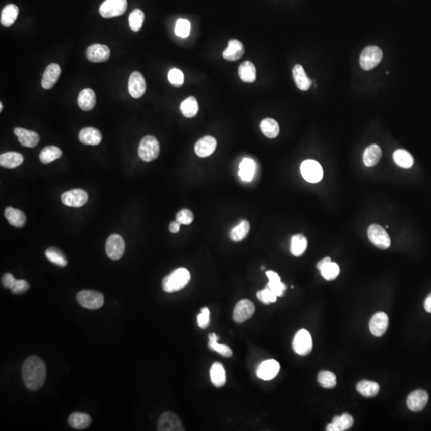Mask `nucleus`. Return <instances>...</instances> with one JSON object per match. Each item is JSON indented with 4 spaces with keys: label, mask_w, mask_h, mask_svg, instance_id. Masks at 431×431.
<instances>
[{
    "label": "nucleus",
    "mask_w": 431,
    "mask_h": 431,
    "mask_svg": "<svg viewBox=\"0 0 431 431\" xmlns=\"http://www.w3.org/2000/svg\"><path fill=\"white\" fill-rule=\"evenodd\" d=\"M424 307H425V310L427 311L428 313H431V293L427 296V298L425 300V303H424Z\"/></svg>",
    "instance_id": "13d9d810"
},
{
    "label": "nucleus",
    "mask_w": 431,
    "mask_h": 431,
    "mask_svg": "<svg viewBox=\"0 0 431 431\" xmlns=\"http://www.w3.org/2000/svg\"><path fill=\"white\" fill-rule=\"evenodd\" d=\"M61 74V67L57 63H50L47 66L42 78V87L49 90L55 85Z\"/></svg>",
    "instance_id": "aec40b11"
},
{
    "label": "nucleus",
    "mask_w": 431,
    "mask_h": 431,
    "mask_svg": "<svg viewBox=\"0 0 431 431\" xmlns=\"http://www.w3.org/2000/svg\"><path fill=\"white\" fill-rule=\"evenodd\" d=\"M180 225H181V224H179L177 220L176 221H174V222L171 223L170 225H169V231L173 233V234H177V233L179 232Z\"/></svg>",
    "instance_id": "4d7b16f0"
},
{
    "label": "nucleus",
    "mask_w": 431,
    "mask_h": 431,
    "mask_svg": "<svg viewBox=\"0 0 431 431\" xmlns=\"http://www.w3.org/2000/svg\"><path fill=\"white\" fill-rule=\"evenodd\" d=\"M145 15L141 10L135 9L132 11L129 17V24L133 32H137L141 30L144 22Z\"/></svg>",
    "instance_id": "a18cd8bd"
},
{
    "label": "nucleus",
    "mask_w": 431,
    "mask_h": 431,
    "mask_svg": "<svg viewBox=\"0 0 431 431\" xmlns=\"http://www.w3.org/2000/svg\"><path fill=\"white\" fill-rule=\"evenodd\" d=\"M61 200L65 206L75 208L81 207L88 200V194L82 189H72L63 193Z\"/></svg>",
    "instance_id": "ddd939ff"
},
{
    "label": "nucleus",
    "mask_w": 431,
    "mask_h": 431,
    "mask_svg": "<svg viewBox=\"0 0 431 431\" xmlns=\"http://www.w3.org/2000/svg\"><path fill=\"white\" fill-rule=\"evenodd\" d=\"M277 297L278 296L269 287L265 288L263 290L259 291L257 293L258 300L264 304L275 303L277 300Z\"/></svg>",
    "instance_id": "8fccbe9b"
},
{
    "label": "nucleus",
    "mask_w": 431,
    "mask_h": 431,
    "mask_svg": "<svg viewBox=\"0 0 431 431\" xmlns=\"http://www.w3.org/2000/svg\"><path fill=\"white\" fill-rule=\"evenodd\" d=\"M128 88L130 95L133 98H140L143 96L147 90V83L141 73L137 71L132 73L129 78Z\"/></svg>",
    "instance_id": "4468645a"
},
{
    "label": "nucleus",
    "mask_w": 431,
    "mask_h": 431,
    "mask_svg": "<svg viewBox=\"0 0 431 431\" xmlns=\"http://www.w3.org/2000/svg\"><path fill=\"white\" fill-rule=\"evenodd\" d=\"M317 380L320 385L324 388L331 389L336 386V376L332 372L327 371V370L321 371L318 375Z\"/></svg>",
    "instance_id": "49530a36"
},
{
    "label": "nucleus",
    "mask_w": 431,
    "mask_h": 431,
    "mask_svg": "<svg viewBox=\"0 0 431 431\" xmlns=\"http://www.w3.org/2000/svg\"><path fill=\"white\" fill-rule=\"evenodd\" d=\"M217 148V140L211 136L200 138L195 145V153L198 157H207L213 154Z\"/></svg>",
    "instance_id": "6ab92c4d"
},
{
    "label": "nucleus",
    "mask_w": 431,
    "mask_h": 431,
    "mask_svg": "<svg viewBox=\"0 0 431 431\" xmlns=\"http://www.w3.org/2000/svg\"><path fill=\"white\" fill-rule=\"evenodd\" d=\"M127 9V0H105L99 8V13L103 18L110 19L121 16Z\"/></svg>",
    "instance_id": "423d86ee"
},
{
    "label": "nucleus",
    "mask_w": 431,
    "mask_h": 431,
    "mask_svg": "<svg viewBox=\"0 0 431 431\" xmlns=\"http://www.w3.org/2000/svg\"><path fill=\"white\" fill-rule=\"evenodd\" d=\"M190 272L185 268L175 269L163 279L162 289L166 293H172L182 290L190 281Z\"/></svg>",
    "instance_id": "f03ea898"
},
{
    "label": "nucleus",
    "mask_w": 431,
    "mask_h": 431,
    "mask_svg": "<svg viewBox=\"0 0 431 431\" xmlns=\"http://www.w3.org/2000/svg\"><path fill=\"white\" fill-rule=\"evenodd\" d=\"M244 54V47L242 43L237 39H232L228 47L223 52V57L228 61H237L242 58Z\"/></svg>",
    "instance_id": "4be33fe9"
},
{
    "label": "nucleus",
    "mask_w": 431,
    "mask_h": 431,
    "mask_svg": "<svg viewBox=\"0 0 431 431\" xmlns=\"http://www.w3.org/2000/svg\"><path fill=\"white\" fill-rule=\"evenodd\" d=\"M87 57L92 63H103L110 57V50L106 45L93 44L87 48Z\"/></svg>",
    "instance_id": "2eb2a0df"
},
{
    "label": "nucleus",
    "mask_w": 431,
    "mask_h": 431,
    "mask_svg": "<svg viewBox=\"0 0 431 431\" xmlns=\"http://www.w3.org/2000/svg\"><path fill=\"white\" fill-rule=\"evenodd\" d=\"M302 176L310 183H318L323 178L324 171L320 163L314 160H307L300 166Z\"/></svg>",
    "instance_id": "0eeeda50"
},
{
    "label": "nucleus",
    "mask_w": 431,
    "mask_h": 431,
    "mask_svg": "<svg viewBox=\"0 0 431 431\" xmlns=\"http://www.w3.org/2000/svg\"><path fill=\"white\" fill-rule=\"evenodd\" d=\"M126 244L124 240L119 234L109 236L106 243V252L108 257L113 261L121 259L124 254Z\"/></svg>",
    "instance_id": "9d476101"
},
{
    "label": "nucleus",
    "mask_w": 431,
    "mask_h": 431,
    "mask_svg": "<svg viewBox=\"0 0 431 431\" xmlns=\"http://www.w3.org/2000/svg\"><path fill=\"white\" fill-rule=\"evenodd\" d=\"M209 342L208 346H209V348H210L211 350L217 352V353L223 355L224 357H231L232 355H233V352H232L231 348H230L229 347L227 346V345L220 344V343H218L219 338L216 334H210V335H209Z\"/></svg>",
    "instance_id": "a19ab883"
},
{
    "label": "nucleus",
    "mask_w": 431,
    "mask_h": 431,
    "mask_svg": "<svg viewBox=\"0 0 431 431\" xmlns=\"http://www.w3.org/2000/svg\"><path fill=\"white\" fill-rule=\"evenodd\" d=\"M100 131L94 127L84 128L80 131L79 140L81 143L89 146H98L102 141Z\"/></svg>",
    "instance_id": "5701e85b"
},
{
    "label": "nucleus",
    "mask_w": 431,
    "mask_h": 431,
    "mask_svg": "<svg viewBox=\"0 0 431 431\" xmlns=\"http://www.w3.org/2000/svg\"><path fill=\"white\" fill-rule=\"evenodd\" d=\"M210 379L216 387H224L226 383L225 369L222 363H214L210 369Z\"/></svg>",
    "instance_id": "c85d7f7f"
},
{
    "label": "nucleus",
    "mask_w": 431,
    "mask_h": 431,
    "mask_svg": "<svg viewBox=\"0 0 431 431\" xmlns=\"http://www.w3.org/2000/svg\"><path fill=\"white\" fill-rule=\"evenodd\" d=\"M367 236L372 244L381 249H387L391 246V238L383 227L371 224L367 230Z\"/></svg>",
    "instance_id": "6e6552de"
},
{
    "label": "nucleus",
    "mask_w": 431,
    "mask_h": 431,
    "mask_svg": "<svg viewBox=\"0 0 431 431\" xmlns=\"http://www.w3.org/2000/svg\"><path fill=\"white\" fill-rule=\"evenodd\" d=\"M327 431H339V428L335 426V424L331 422V424H328V426L326 428Z\"/></svg>",
    "instance_id": "052dcab7"
},
{
    "label": "nucleus",
    "mask_w": 431,
    "mask_h": 431,
    "mask_svg": "<svg viewBox=\"0 0 431 431\" xmlns=\"http://www.w3.org/2000/svg\"><path fill=\"white\" fill-rule=\"evenodd\" d=\"M19 12V8L15 4H8L6 6L1 12V18H0L1 24L6 27L12 26L18 18Z\"/></svg>",
    "instance_id": "cd10ccee"
},
{
    "label": "nucleus",
    "mask_w": 431,
    "mask_h": 431,
    "mask_svg": "<svg viewBox=\"0 0 431 431\" xmlns=\"http://www.w3.org/2000/svg\"><path fill=\"white\" fill-rule=\"evenodd\" d=\"M180 109L182 114L186 118H193L197 114L199 105L194 97H189L181 104Z\"/></svg>",
    "instance_id": "58836bf2"
},
{
    "label": "nucleus",
    "mask_w": 431,
    "mask_h": 431,
    "mask_svg": "<svg viewBox=\"0 0 431 431\" xmlns=\"http://www.w3.org/2000/svg\"><path fill=\"white\" fill-rule=\"evenodd\" d=\"M381 157V148L378 145H371L363 153V163L366 167H373L380 162Z\"/></svg>",
    "instance_id": "bb28decb"
},
{
    "label": "nucleus",
    "mask_w": 431,
    "mask_h": 431,
    "mask_svg": "<svg viewBox=\"0 0 431 431\" xmlns=\"http://www.w3.org/2000/svg\"><path fill=\"white\" fill-rule=\"evenodd\" d=\"M62 150L59 147L50 146L43 149L39 154V160L43 164H50L61 157Z\"/></svg>",
    "instance_id": "4c0bfd02"
},
{
    "label": "nucleus",
    "mask_w": 431,
    "mask_h": 431,
    "mask_svg": "<svg viewBox=\"0 0 431 431\" xmlns=\"http://www.w3.org/2000/svg\"><path fill=\"white\" fill-rule=\"evenodd\" d=\"M191 24L187 19H180L177 21L175 33L181 38H186L190 34Z\"/></svg>",
    "instance_id": "09e8293b"
},
{
    "label": "nucleus",
    "mask_w": 431,
    "mask_h": 431,
    "mask_svg": "<svg viewBox=\"0 0 431 431\" xmlns=\"http://www.w3.org/2000/svg\"><path fill=\"white\" fill-rule=\"evenodd\" d=\"M3 108H4V106H3V103L1 102V103H0V111H2Z\"/></svg>",
    "instance_id": "680f3d73"
},
{
    "label": "nucleus",
    "mask_w": 431,
    "mask_h": 431,
    "mask_svg": "<svg viewBox=\"0 0 431 431\" xmlns=\"http://www.w3.org/2000/svg\"><path fill=\"white\" fill-rule=\"evenodd\" d=\"M160 154L159 141L154 136H146L139 146L138 155L142 161L150 162L157 159Z\"/></svg>",
    "instance_id": "7ed1b4c3"
},
{
    "label": "nucleus",
    "mask_w": 431,
    "mask_h": 431,
    "mask_svg": "<svg viewBox=\"0 0 431 431\" xmlns=\"http://www.w3.org/2000/svg\"><path fill=\"white\" fill-rule=\"evenodd\" d=\"M280 370V366L274 359L265 360L260 364L257 369V376L263 380H271L274 379Z\"/></svg>",
    "instance_id": "dca6fc26"
},
{
    "label": "nucleus",
    "mask_w": 431,
    "mask_h": 431,
    "mask_svg": "<svg viewBox=\"0 0 431 431\" xmlns=\"http://www.w3.org/2000/svg\"><path fill=\"white\" fill-rule=\"evenodd\" d=\"M293 75L295 83L301 91H307L311 87V81L307 78L304 68L300 64L295 66L293 69Z\"/></svg>",
    "instance_id": "c756f323"
},
{
    "label": "nucleus",
    "mask_w": 431,
    "mask_h": 431,
    "mask_svg": "<svg viewBox=\"0 0 431 431\" xmlns=\"http://www.w3.org/2000/svg\"><path fill=\"white\" fill-rule=\"evenodd\" d=\"M91 421L89 415L81 412L72 413L68 419L70 426L77 429H84L88 427L91 424Z\"/></svg>",
    "instance_id": "2f4dec72"
},
{
    "label": "nucleus",
    "mask_w": 431,
    "mask_h": 431,
    "mask_svg": "<svg viewBox=\"0 0 431 431\" xmlns=\"http://www.w3.org/2000/svg\"><path fill=\"white\" fill-rule=\"evenodd\" d=\"M24 161L22 154L17 152H8L0 156V165L6 168H15Z\"/></svg>",
    "instance_id": "a878e982"
},
{
    "label": "nucleus",
    "mask_w": 431,
    "mask_h": 431,
    "mask_svg": "<svg viewBox=\"0 0 431 431\" xmlns=\"http://www.w3.org/2000/svg\"><path fill=\"white\" fill-rule=\"evenodd\" d=\"M255 171V163L251 158H244L241 161L239 170V176L244 182H251L253 178Z\"/></svg>",
    "instance_id": "f704fd0d"
},
{
    "label": "nucleus",
    "mask_w": 431,
    "mask_h": 431,
    "mask_svg": "<svg viewBox=\"0 0 431 431\" xmlns=\"http://www.w3.org/2000/svg\"><path fill=\"white\" fill-rule=\"evenodd\" d=\"M16 281V279H15L13 275L11 273H6L2 277V283L4 288L6 289H10L13 287L14 283Z\"/></svg>",
    "instance_id": "6e6d98bb"
},
{
    "label": "nucleus",
    "mask_w": 431,
    "mask_h": 431,
    "mask_svg": "<svg viewBox=\"0 0 431 431\" xmlns=\"http://www.w3.org/2000/svg\"><path fill=\"white\" fill-rule=\"evenodd\" d=\"M261 131L265 137L269 138H276L279 133V126L275 119L267 118L261 121L260 124Z\"/></svg>",
    "instance_id": "473e14b6"
},
{
    "label": "nucleus",
    "mask_w": 431,
    "mask_h": 431,
    "mask_svg": "<svg viewBox=\"0 0 431 431\" xmlns=\"http://www.w3.org/2000/svg\"><path fill=\"white\" fill-rule=\"evenodd\" d=\"M320 271L321 276L327 280H334L339 276L340 272L339 265L331 261L321 267Z\"/></svg>",
    "instance_id": "c03bdc74"
},
{
    "label": "nucleus",
    "mask_w": 431,
    "mask_h": 431,
    "mask_svg": "<svg viewBox=\"0 0 431 431\" xmlns=\"http://www.w3.org/2000/svg\"><path fill=\"white\" fill-rule=\"evenodd\" d=\"M388 324L389 318L387 314L383 312L376 313L370 321V332L375 336H383L388 328Z\"/></svg>",
    "instance_id": "f3484780"
},
{
    "label": "nucleus",
    "mask_w": 431,
    "mask_h": 431,
    "mask_svg": "<svg viewBox=\"0 0 431 431\" xmlns=\"http://www.w3.org/2000/svg\"><path fill=\"white\" fill-rule=\"evenodd\" d=\"M45 255L48 261L59 267H66L68 264L65 255L58 248H50L46 249Z\"/></svg>",
    "instance_id": "37998d69"
},
{
    "label": "nucleus",
    "mask_w": 431,
    "mask_h": 431,
    "mask_svg": "<svg viewBox=\"0 0 431 431\" xmlns=\"http://www.w3.org/2000/svg\"><path fill=\"white\" fill-rule=\"evenodd\" d=\"M332 423L335 424V426L339 428V431L348 430V429H350L353 426L354 419L352 415L345 413L341 416L337 415V416L334 417Z\"/></svg>",
    "instance_id": "de8ad7c7"
},
{
    "label": "nucleus",
    "mask_w": 431,
    "mask_h": 431,
    "mask_svg": "<svg viewBox=\"0 0 431 431\" xmlns=\"http://www.w3.org/2000/svg\"><path fill=\"white\" fill-rule=\"evenodd\" d=\"M255 305L251 300H241L237 303L234 310V320L235 322L244 323L253 315Z\"/></svg>",
    "instance_id": "f8f14e48"
},
{
    "label": "nucleus",
    "mask_w": 431,
    "mask_h": 431,
    "mask_svg": "<svg viewBox=\"0 0 431 431\" xmlns=\"http://www.w3.org/2000/svg\"><path fill=\"white\" fill-rule=\"evenodd\" d=\"M14 133L19 138V142L23 147H29V148L36 147L40 140V137L36 132L26 130L23 128H15Z\"/></svg>",
    "instance_id": "412c9836"
},
{
    "label": "nucleus",
    "mask_w": 431,
    "mask_h": 431,
    "mask_svg": "<svg viewBox=\"0 0 431 431\" xmlns=\"http://www.w3.org/2000/svg\"><path fill=\"white\" fill-rule=\"evenodd\" d=\"M330 261H331V258H330V257L324 258V259L321 260V261H319L318 263H317V269H318L319 270H320V269H321V267L324 266V265H325V264L328 263V262H330Z\"/></svg>",
    "instance_id": "bf43d9fd"
},
{
    "label": "nucleus",
    "mask_w": 431,
    "mask_h": 431,
    "mask_svg": "<svg viewBox=\"0 0 431 431\" xmlns=\"http://www.w3.org/2000/svg\"><path fill=\"white\" fill-rule=\"evenodd\" d=\"M194 220L193 213L187 209H183L180 210L176 215V220L179 224L188 225L193 223Z\"/></svg>",
    "instance_id": "3c124183"
},
{
    "label": "nucleus",
    "mask_w": 431,
    "mask_h": 431,
    "mask_svg": "<svg viewBox=\"0 0 431 431\" xmlns=\"http://www.w3.org/2000/svg\"><path fill=\"white\" fill-rule=\"evenodd\" d=\"M264 269H265V267H264V266L261 267V270H264Z\"/></svg>",
    "instance_id": "e2e57ef3"
},
{
    "label": "nucleus",
    "mask_w": 431,
    "mask_h": 431,
    "mask_svg": "<svg viewBox=\"0 0 431 431\" xmlns=\"http://www.w3.org/2000/svg\"><path fill=\"white\" fill-rule=\"evenodd\" d=\"M266 276L269 278V282L268 287L277 296H283L284 291L287 289L286 285L282 283L280 277L276 272L273 271L266 272Z\"/></svg>",
    "instance_id": "72a5a7b5"
},
{
    "label": "nucleus",
    "mask_w": 431,
    "mask_h": 431,
    "mask_svg": "<svg viewBox=\"0 0 431 431\" xmlns=\"http://www.w3.org/2000/svg\"><path fill=\"white\" fill-rule=\"evenodd\" d=\"M250 230V224L248 220H242L237 227L232 229L230 238L232 241L239 242L244 240L248 235Z\"/></svg>",
    "instance_id": "79ce46f5"
},
{
    "label": "nucleus",
    "mask_w": 431,
    "mask_h": 431,
    "mask_svg": "<svg viewBox=\"0 0 431 431\" xmlns=\"http://www.w3.org/2000/svg\"><path fill=\"white\" fill-rule=\"evenodd\" d=\"M307 247V240L302 234L293 236L291 240V252L295 256H300L305 252Z\"/></svg>",
    "instance_id": "c9c22d12"
},
{
    "label": "nucleus",
    "mask_w": 431,
    "mask_h": 431,
    "mask_svg": "<svg viewBox=\"0 0 431 431\" xmlns=\"http://www.w3.org/2000/svg\"><path fill=\"white\" fill-rule=\"evenodd\" d=\"M157 430L159 431H184L183 425L178 415L174 413L166 411L163 413L157 423Z\"/></svg>",
    "instance_id": "9b49d317"
},
{
    "label": "nucleus",
    "mask_w": 431,
    "mask_h": 431,
    "mask_svg": "<svg viewBox=\"0 0 431 431\" xmlns=\"http://www.w3.org/2000/svg\"><path fill=\"white\" fill-rule=\"evenodd\" d=\"M168 81L174 87H182L184 84V74L179 69L174 68L168 72Z\"/></svg>",
    "instance_id": "603ef678"
},
{
    "label": "nucleus",
    "mask_w": 431,
    "mask_h": 431,
    "mask_svg": "<svg viewBox=\"0 0 431 431\" xmlns=\"http://www.w3.org/2000/svg\"><path fill=\"white\" fill-rule=\"evenodd\" d=\"M238 74L240 78L244 82L252 83L256 79V69L253 63L249 61L244 62L240 66Z\"/></svg>",
    "instance_id": "7c9ffc66"
},
{
    "label": "nucleus",
    "mask_w": 431,
    "mask_h": 431,
    "mask_svg": "<svg viewBox=\"0 0 431 431\" xmlns=\"http://www.w3.org/2000/svg\"><path fill=\"white\" fill-rule=\"evenodd\" d=\"M77 300L81 307L87 309H99L104 304V296L96 291H81L77 295Z\"/></svg>",
    "instance_id": "39448f33"
},
{
    "label": "nucleus",
    "mask_w": 431,
    "mask_h": 431,
    "mask_svg": "<svg viewBox=\"0 0 431 431\" xmlns=\"http://www.w3.org/2000/svg\"><path fill=\"white\" fill-rule=\"evenodd\" d=\"M22 373L25 385L30 391H38L44 384L46 369L40 358L34 355L28 357L22 366Z\"/></svg>",
    "instance_id": "f257e3e1"
},
{
    "label": "nucleus",
    "mask_w": 431,
    "mask_h": 431,
    "mask_svg": "<svg viewBox=\"0 0 431 431\" xmlns=\"http://www.w3.org/2000/svg\"><path fill=\"white\" fill-rule=\"evenodd\" d=\"M356 389L362 395L370 398L377 395L380 391V385L376 382L363 380L358 383Z\"/></svg>",
    "instance_id": "e433bc0d"
},
{
    "label": "nucleus",
    "mask_w": 431,
    "mask_h": 431,
    "mask_svg": "<svg viewBox=\"0 0 431 431\" xmlns=\"http://www.w3.org/2000/svg\"><path fill=\"white\" fill-rule=\"evenodd\" d=\"M393 159L396 165L403 168H410L414 165L412 156L404 150H396L393 154Z\"/></svg>",
    "instance_id": "ea45409f"
},
{
    "label": "nucleus",
    "mask_w": 431,
    "mask_h": 431,
    "mask_svg": "<svg viewBox=\"0 0 431 431\" xmlns=\"http://www.w3.org/2000/svg\"><path fill=\"white\" fill-rule=\"evenodd\" d=\"M29 283L24 279H16V281L14 283L13 287L11 288V290L12 293L15 294H21V293H25L29 289Z\"/></svg>",
    "instance_id": "5fc2aeb1"
},
{
    "label": "nucleus",
    "mask_w": 431,
    "mask_h": 431,
    "mask_svg": "<svg viewBox=\"0 0 431 431\" xmlns=\"http://www.w3.org/2000/svg\"><path fill=\"white\" fill-rule=\"evenodd\" d=\"M210 311H209L208 307H204L200 311V314H198L197 324L198 326L202 329L207 328L209 325V321H210Z\"/></svg>",
    "instance_id": "864d4df0"
},
{
    "label": "nucleus",
    "mask_w": 431,
    "mask_h": 431,
    "mask_svg": "<svg viewBox=\"0 0 431 431\" xmlns=\"http://www.w3.org/2000/svg\"><path fill=\"white\" fill-rule=\"evenodd\" d=\"M429 400L427 392L423 390H416L409 394L407 400V407L411 411H422Z\"/></svg>",
    "instance_id": "a211bd4d"
},
{
    "label": "nucleus",
    "mask_w": 431,
    "mask_h": 431,
    "mask_svg": "<svg viewBox=\"0 0 431 431\" xmlns=\"http://www.w3.org/2000/svg\"><path fill=\"white\" fill-rule=\"evenodd\" d=\"M78 103L79 107L84 111H90L96 105V95L95 91L91 88H85L78 95Z\"/></svg>",
    "instance_id": "b1692460"
},
{
    "label": "nucleus",
    "mask_w": 431,
    "mask_h": 431,
    "mask_svg": "<svg viewBox=\"0 0 431 431\" xmlns=\"http://www.w3.org/2000/svg\"><path fill=\"white\" fill-rule=\"evenodd\" d=\"M293 348L294 352L298 355L304 356L308 355L312 350V339L309 332L305 329H301L296 334L293 339Z\"/></svg>",
    "instance_id": "1a4fd4ad"
},
{
    "label": "nucleus",
    "mask_w": 431,
    "mask_h": 431,
    "mask_svg": "<svg viewBox=\"0 0 431 431\" xmlns=\"http://www.w3.org/2000/svg\"><path fill=\"white\" fill-rule=\"evenodd\" d=\"M383 60V51L376 46H367L361 53L359 63L364 71H370L377 67Z\"/></svg>",
    "instance_id": "20e7f679"
},
{
    "label": "nucleus",
    "mask_w": 431,
    "mask_h": 431,
    "mask_svg": "<svg viewBox=\"0 0 431 431\" xmlns=\"http://www.w3.org/2000/svg\"><path fill=\"white\" fill-rule=\"evenodd\" d=\"M5 217L10 224L16 228H22L26 224V215L18 209H14L12 207L7 208L5 209Z\"/></svg>",
    "instance_id": "393cba45"
}]
</instances>
